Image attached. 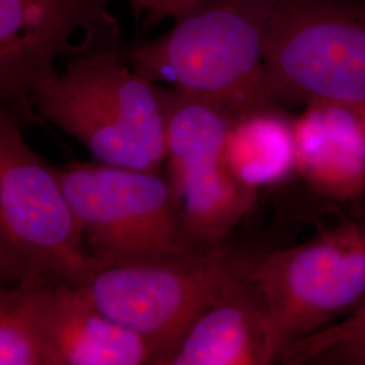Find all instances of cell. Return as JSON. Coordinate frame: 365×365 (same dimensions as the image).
Listing matches in <instances>:
<instances>
[{
    "label": "cell",
    "mask_w": 365,
    "mask_h": 365,
    "mask_svg": "<svg viewBox=\"0 0 365 365\" xmlns=\"http://www.w3.org/2000/svg\"><path fill=\"white\" fill-rule=\"evenodd\" d=\"M274 3L195 0L167 33L120 54L149 81L210 98L233 115L277 105L264 63Z\"/></svg>",
    "instance_id": "1"
},
{
    "label": "cell",
    "mask_w": 365,
    "mask_h": 365,
    "mask_svg": "<svg viewBox=\"0 0 365 365\" xmlns=\"http://www.w3.org/2000/svg\"><path fill=\"white\" fill-rule=\"evenodd\" d=\"M33 108L84 145L99 163L156 170L165 161L164 113L158 87L131 68L120 46L71 57L33 90Z\"/></svg>",
    "instance_id": "2"
},
{
    "label": "cell",
    "mask_w": 365,
    "mask_h": 365,
    "mask_svg": "<svg viewBox=\"0 0 365 365\" xmlns=\"http://www.w3.org/2000/svg\"><path fill=\"white\" fill-rule=\"evenodd\" d=\"M106 267L87 247L58 170L27 144L21 118L0 108V280L84 284Z\"/></svg>",
    "instance_id": "3"
},
{
    "label": "cell",
    "mask_w": 365,
    "mask_h": 365,
    "mask_svg": "<svg viewBox=\"0 0 365 365\" xmlns=\"http://www.w3.org/2000/svg\"><path fill=\"white\" fill-rule=\"evenodd\" d=\"M272 364L291 344L365 307V212L321 226L291 248L248 255Z\"/></svg>",
    "instance_id": "4"
},
{
    "label": "cell",
    "mask_w": 365,
    "mask_h": 365,
    "mask_svg": "<svg viewBox=\"0 0 365 365\" xmlns=\"http://www.w3.org/2000/svg\"><path fill=\"white\" fill-rule=\"evenodd\" d=\"M87 247L107 265L180 260L206 252L185 227L168 176L103 163L58 170Z\"/></svg>",
    "instance_id": "5"
},
{
    "label": "cell",
    "mask_w": 365,
    "mask_h": 365,
    "mask_svg": "<svg viewBox=\"0 0 365 365\" xmlns=\"http://www.w3.org/2000/svg\"><path fill=\"white\" fill-rule=\"evenodd\" d=\"M264 63L282 107L365 103V0H276Z\"/></svg>",
    "instance_id": "6"
},
{
    "label": "cell",
    "mask_w": 365,
    "mask_h": 365,
    "mask_svg": "<svg viewBox=\"0 0 365 365\" xmlns=\"http://www.w3.org/2000/svg\"><path fill=\"white\" fill-rule=\"evenodd\" d=\"M248 253L223 244L180 260L98 269L81 284L103 313L140 334L163 365L196 317L240 280Z\"/></svg>",
    "instance_id": "7"
},
{
    "label": "cell",
    "mask_w": 365,
    "mask_h": 365,
    "mask_svg": "<svg viewBox=\"0 0 365 365\" xmlns=\"http://www.w3.org/2000/svg\"><path fill=\"white\" fill-rule=\"evenodd\" d=\"M157 87L164 113L167 176L182 221L200 248H218L257 197L235 180L223 158L235 115L206 96Z\"/></svg>",
    "instance_id": "8"
},
{
    "label": "cell",
    "mask_w": 365,
    "mask_h": 365,
    "mask_svg": "<svg viewBox=\"0 0 365 365\" xmlns=\"http://www.w3.org/2000/svg\"><path fill=\"white\" fill-rule=\"evenodd\" d=\"M111 0H0V98L21 120H38L33 90L56 71L58 57L76 56L71 39L84 31L93 49L119 45Z\"/></svg>",
    "instance_id": "9"
},
{
    "label": "cell",
    "mask_w": 365,
    "mask_h": 365,
    "mask_svg": "<svg viewBox=\"0 0 365 365\" xmlns=\"http://www.w3.org/2000/svg\"><path fill=\"white\" fill-rule=\"evenodd\" d=\"M298 176L331 209L365 212V103L314 101L294 118Z\"/></svg>",
    "instance_id": "10"
},
{
    "label": "cell",
    "mask_w": 365,
    "mask_h": 365,
    "mask_svg": "<svg viewBox=\"0 0 365 365\" xmlns=\"http://www.w3.org/2000/svg\"><path fill=\"white\" fill-rule=\"evenodd\" d=\"M41 334L43 365H143L153 361L148 341L107 317L78 284H51Z\"/></svg>",
    "instance_id": "11"
},
{
    "label": "cell",
    "mask_w": 365,
    "mask_h": 365,
    "mask_svg": "<svg viewBox=\"0 0 365 365\" xmlns=\"http://www.w3.org/2000/svg\"><path fill=\"white\" fill-rule=\"evenodd\" d=\"M272 364L264 310L244 276L187 329L163 365Z\"/></svg>",
    "instance_id": "12"
},
{
    "label": "cell",
    "mask_w": 365,
    "mask_h": 365,
    "mask_svg": "<svg viewBox=\"0 0 365 365\" xmlns=\"http://www.w3.org/2000/svg\"><path fill=\"white\" fill-rule=\"evenodd\" d=\"M294 118L286 107L264 106L235 115L223 158L235 180L253 194L298 176Z\"/></svg>",
    "instance_id": "13"
},
{
    "label": "cell",
    "mask_w": 365,
    "mask_h": 365,
    "mask_svg": "<svg viewBox=\"0 0 365 365\" xmlns=\"http://www.w3.org/2000/svg\"><path fill=\"white\" fill-rule=\"evenodd\" d=\"M49 280H29L0 291V365H43L42 313Z\"/></svg>",
    "instance_id": "14"
},
{
    "label": "cell",
    "mask_w": 365,
    "mask_h": 365,
    "mask_svg": "<svg viewBox=\"0 0 365 365\" xmlns=\"http://www.w3.org/2000/svg\"><path fill=\"white\" fill-rule=\"evenodd\" d=\"M361 339H365V307L324 330L291 344L280 353L277 363L312 364L317 356L327 349Z\"/></svg>",
    "instance_id": "15"
},
{
    "label": "cell",
    "mask_w": 365,
    "mask_h": 365,
    "mask_svg": "<svg viewBox=\"0 0 365 365\" xmlns=\"http://www.w3.org/2000/svg\"><path fill=\"white\" fill-rule=\"evenodd\" d=\"M313 364L365 365V339L330 348L317 356Z\"/></svg>",
    "instance_id": "16"
},
{
    "label": "cell",
    "mask_w": 365,
    "mask_h": 365,
    "mask_svg": "<svg viewBox=\"0 0 365 365\" xmlns=\"http://www.w3.org/2000/svg\"><path fill=\"white\" fill-rule=\"evenodd\" d=\"M195 0H165V3L163 4V7L160 9V11L152 16L149 21L145 22V29H153L157 26L158 24H161L164 19L168 18H175L179 14L182 13V10H185L188 6H191Z\"/></svg>",
    "instance_id": "17"
},
{
    "label": "cell",
    "mask_w": 365,
    "mask_h": 365,
    "mask_svg": "<svg viewBox=\"0 0 365 365\" xmlns=\"http://www.w3.org/2000/svg\"><path fill=\"white\" fill-rule=\"evenodd\" d=\"M130 3L133 11L137 14V16H140L141 14H146V21H149L152 16H155L160 9L163 7V4L165 3V0H128Z\"/></svg>",
    "instance_id": "18"
}]
</instances>
